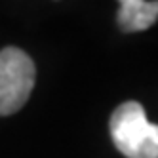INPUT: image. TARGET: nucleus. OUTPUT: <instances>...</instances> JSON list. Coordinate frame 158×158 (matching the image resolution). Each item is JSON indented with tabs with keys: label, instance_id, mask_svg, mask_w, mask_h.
<instances>
[{
	"label": "nucleus",
	"instance_id": "nucleus-1",
	"mask_svg": "<svg viewBox=\"0 0 158 158\" xmlns=\"http://www.w3.org/2000/svg\"><path fill=\"white\" fill-rule=\"evenodd\" d=\"M110 137L126 158H158V128L147 120L137 101H126L114 109L109 122Z\"/></svg>",
	"mask_w": 158,
	"mask_h": 158
},
{
	"label": "nucleus",
	"instance_id": "nucleus-3",
	"mask_svg": "<svg viewBox=\"0 0 158 158\" xmlns=\"http://www.w3.org/2000/svg\"><path fill=\"white\" fill-rule=\"evenodd\" d=\"M118 25L124 32L147 31L156 23L158 4L154 0H118Z\"/></svg>",
	"mask_w": 158,
	"mask_h": 158
},
{
	"label": "nucleus",
	"instance_id": "nucleus-2",
	"mask_svg": "<svg viewBox=\"0 0 158 158\" xmlns=\"http://www.w3.org/2000/svg\"><path fill=\"white\" fill-rule=\"evenodd\" d=\"M35 78V63L23 50L10 46L0 52V116L14 114L27 103Z\"/></svg>",
	"mask_w": 158,
	"mask_h": 158
}]
</instances>
